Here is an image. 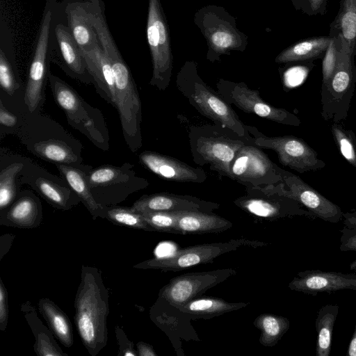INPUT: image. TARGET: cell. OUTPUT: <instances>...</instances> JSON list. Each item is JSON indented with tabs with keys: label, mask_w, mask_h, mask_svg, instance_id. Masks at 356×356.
Instances as JSON below:
<instances>
[{
	"label": "cell",
	"mask_w": 356,
	"mask_h": 356,
	"mask_svg": "<svg viewBox=\"0 0 356 356\" xmlns=\"http://www.w3.org/2000/svg\"><path fill=\"white\" fill-rule=\"evenodd\" d=\"M105 8L97 6L91 10L92 23L101 47L112 67L116 98L122 134L129 149L137 152L143 145L141 135L142 106L134 79L123 59L108 29Z\"/></svg>",
	"instance_id": "cell-1"
},
{
	"label": "cell",
	"mask_w": 356,
	"mask_h": 356,
	"mask_svg": "<svg viewBox=\"0 0 356 356\" xmlns=\"http://www.w3.org/2000/svg\"><path fill=\"white\" fill-rule=\"evenodd\" d=\"M109 293L97 268L82 265L74 300V323L83 346L96 356L107 344Z\"/></svg>",
	"instance_id": "cell-2"
},
{
	"label": "cell",
	"mask_w": 356,
	"mask_h": 356,
	"mask_svg": "<svg viewBox=\"0 0 356 356\" xmlns=\"http://www.w3.org/2000/svg\"><path fill=\"white\" fill-rule=\"evenodd\" d=\"M18 138L36 157L54 164L83 163V146L60 124L40 113H27Z\"/></svg>",
	"instance_id": "cell-3"
},
{
	"label": "cell",
	"mask_w": 356,
	"mask_h": 356,
	"mask_svg": "<svg viewBox=\"0 0 356 356\" xmlns=\"http://www.w3.org/2000/svg\"><path fill=\"white\" fill-rule=\"evenodd\" d=\"M175 83L179 92L202 115L232 130L252 145L248 125L240 120L231 104L202 79L195 61L184 63L177 74Z\"/></svg>",
	"instance_id": "cell-4"
},
{
	"label": "cell",
	"mask_w": 356,
	"mask_h": 356,
	"mask_svg": "<svg viewBox=\"0 0 356 356\" xmlns=\"http://www.w3.org/2000/svg\"><path fill=\"white\" fill-rule=\"evenodd\" d=\"M188 140L196 164L207 165L211 170L231 179L232 163L241 148L250 144L232 130L216 124L191 126Z\"/></svg>",
	"instance_id": "cell-5"
},
{
	"label": "cell",
	"mask_w": 356,
	"mask_h": 356,
	"mask_svg": "<svg viewBox=\"0 0 356 356\" xmlns=\"http://www.w3.org/2000/svg\"><path fill=\"white\" fill-rule=\"evenodd\" d=\"M59 4L58 0H45L24 90V102L30 114L40 113L45 102L51 72L52 33Z\"/></svg>",
	"instance_id": "cell-6"
},
{
	"label": "cell",
	"mask_w": 356,
	"mask_h": 356,
	"mask_svg": "<svg viewBox=\"0 0 356 356\" xmlns=\"http://www.w3.org/2000/svg\"><path fill=\"white\" fill-rule=\"evenodd\" d=\"M49 83L54 101L64 111L69 125L97 148L107 151L110 137L102 111L86 102L72 86L51 72Z\"/></svg>",
	"instance_id": "cell-7"
},
{
	"label": "cell",
	"mask_w": 356,
	"mask_h": 356,
	"mask_svg": "<svg viewBox=\"0 0 356 356\" xmlns=\"http://www.w3.org/2000/svg\"><path fill=\"white\" fill-rule=\"evenodd\" d=\"M193 22L207 41V59L215 63L232 51L243 52L248 35L237 27L236 19L222 6L207 5L197 10Z\"/></svg>",
	"instance_id": "cell-8"
},
{
	"label": "cell",
	"mask_w": 356,
	"mask_h": 356,
	"mask_svg": "<svg viewBox=\"0 0 356 356\" xmlns=\"http://www.w3.org/2000/svg\"><path fill=\"white\" fill-rule=\"evenodd\" d=\"M87 179L94 198L103 207L118 205L149 185L146 179L136 175L134 165L129 162L120 166L106 164L92 168Z\"/></svg>",
	"instance_id": "cell-9"
},
{
	"label": "cell",
	"mask_w": 356,
	"mask_h": 356,
	"mask_svg": "<svg viewBox=\"0 0 356 356\" xmlns=\"http://www.w3.org/2000/svg\"><path fill=\"white\" fill-rule=\"evenodd\" d=\"M146 28L152 63L149 85L164 91L171 81L173 56L169 27L160 0H148Z\"/></svg>",
	"instance_id": "cell-10"
},
{
	"label": "cell",
	"mask_w": 356,
	"mask_h": 356,
	"mask_svg": "<svg viewBox=\"0 0 356 356\" xmlns=\"http://www.w3.org/2000/svg\"><path fill=\"white\" fill-rule=\"evenodd\" d=\"M355 56L341 49L332 78L321 86V116L325 120L339 123L348 116L356 83Z\"/></svg>",
	"instance_id": "cell-11"
},
{
	"label": "cell",
	"mask_w": 356,
	"mask_h": 356,
	"mask_svg": "<svg viewBox=\"0 0 356 356\" xmlns=\"http://www.w3.org/2000/svg\"><path fill=\"white\" fill-rule=\"evenodd\" d=\"M264 245H266L261 241L245 238L195 245L181 248L169 256H156L134 265V268L179 271L196 265L212 263L218 257L242 246L257 248Z\"/></svg>",
	"instance_id": "cell-12"
},
{
	"label": "cell",
	"mask_w": 356,
	"mask_h": 356,
	"mask_svg": "<svg viewBox=\"0 0 356 356\" xmlns=\"http://www.w3.org/2000/svg\"><path fill=\"white\" fill-rule=\"evenodd\" d=\"M252 145L275 151L280 163L299 173L316 171L325 166L318 153L304 140L294 136H268L248 125Z\"/></svg>",
	"instance_id": "cell-13"
},
{
	"label": "cell",
	"mask_w": 356,
	"mask_h": 356,
	"mask_svg": "<svg viewBox=\"0 0 356 356\" xmlns=\"http://www.w3.org/2000/svg\"><path fill=\"white\" fill-rule=\"evenodd\" d=\"M282 181L278 184L254 188L266 193H277L291 198L306 208L314 218L337 223L343 217L340 207L304 181L298 175L281 168Z\"/></svg>",
	"instance_id": "cell-14"
},
{
	"label": "cell",
	"mask_w": 356,
	"mask_h": 356,
	"mask_svg": "<svg viewBox=\"0 0 356 356\" xmlns=\"http://www.w3.org/2000/svg\"><path fill=\"white\" fill-rule=\"evenodd\" d=\"M216 86L217 92L227 103L245 113L284 125L298 127L301 124L296 115L266 102L260 96L259 90L250 89L243 82L219 79Z\"/></svg>",
	"instance_id": "cell-15"
},
{
	"label": "cell",
	"mask_w": 356,
	"mask_h": 356,
	"mask_svg": "<svg viewBox=\"0 0 356 356\" xmlns=\"http://www.w3.org/2000/svg\"><path fill=\"white\" fill-rule=\"evenodd\" d=\"M51 60L70 78L93 85L81 49L66 24L60 2L53 28Z\"/></svg>",
	"instance_id": "cell-16"
},
{
	"label": "cell",
	"mask_w": 356,
	"mask_h": 356,
	"mask_svg": "<svg viewBox=\"0 0 356 356\" xmlns=\"http://www.w3.org/2000/svg\"><path fill=\"white\" fill-rule=\"evenodd\" d=\"M230 169L232 179L245 187H263L282 181L281 168L254 145L241 148Z\"/></svg>",
	"instance_id": "cell-17"
},
{
	"label": "cell",
	"mask_w": 356,
	"mask_h": 356,
	"mask_svg": "<svg viewBox=\"0 0 356 356\" xmlns=\"http://www.w3.org/2000/svg\"><path fill=\"white\" fill-rule=\"evenodd\" d=\"M236 274L231 268L185 273L170 280L160 291L159 300L177 308Z\"/></svg>",
	"instance_id": "cell-18"
},
{
	"label": "cell",
	"mask_w": 356,
	"mask_h": 356,
	"mask_svg": "<svg viewBox=\"0 0 356 356\" xmlns=\"http://www.w3.org/2000/svg\"><path fill=\"white\" fill-rule=\"evenodd\" d=\"M246 192L245 195L234 200V203L257 218L268 221L295 216L314 218L299 202L288 197L250 187H246Z\"/></svg>",
	"instance_id": "cell-19"
},
{
	"label": "cell",
	"mask_w": 356,
	"mask_h": 356,
	"mask_svg": "<svg viewBox=\"0 0 356 356\" xmlns=\"http://www.w3.org/2000/svg\"><path fill=\"white\" fill-rule=\"evenodd\" d=\"M20 184L29 186L54 209L68 211L78 205L81 200L60 176L29 161L19 176Z\"/></svg>",
	"instance_id": "cell-20"
},
{
	"label": "cell",
	"mask_w": 356,
	"mask_h": 356,
	"mask_svg": "<svg viewBox=\"0 0 356 356\" xmlns=\"http://www.w3.org/2000/svg\"><path fill=\"white\" fill-rule=\"evenodd\" d=\"M220 207L218 203L202 200L197 197L161 192L141 196L131 208L138 213L153 211L213 212Z\"/></svg>",
	"instance_id": "cell-21"
},
{
	"label": "cell",
	"mask_w": 356,
	"mask_h": 356,
	"mask_svg": "<svg viewBox=\"0 0 356 356\" xmlns=\"http://www.w3.org/2000/svg\"><path fill=\"white\" fill-rule=\"evenodd\" d=\"M292 291L316 296L340 290H356V273L307 270L298 273L289 282Z\"/></svg>",
	"instance_id": "cell-22"
},
{
	"label": "cell",
	"mask_w": 356,
	"mask_h": 356,
	"mask_svg": "<svg viewBox=\"0 0 356 356\" xmlns=\"http://www.w3.org/2000/svg\"><path fill=\"white\" fill-rule=\"evenodd\" d=\"M138 159L144 167L165 179L200 184L207 179L202 169L156 152L143 151L138 155Z\"/></svg>",
	"instance_id": "cell-23"
},
{
	"label": "cell",
	"mask_w": 356,
	"mask_h": 356,
	"mask_svg": "<svg viewBox=\"0 0 356 356\" xmlns=\"http://www.w3.org/2000/svg\"><path fill=\"white\" fill-rule=\"evenodd\" d=\"M66 24L81 49L89 51L100 44L90 18L88 0L60 1Z\"/></svg>",
	"instance_id": "cell-24"
},
{
	"label": "cell",
	"mask_w": 356,
	"mask_h": 356,
	"mask_svg": "<svg viewBox=\"0 0 356 356\" xmlns=\"http://www.w3.org/2000/svg\"><path fill=\"white\" fill-rule=\"evenodd\" d=\"M42 207L31 191H20L9 208L0 214V225L20 229L38 227L42 220Z\"/></svg>",
	"instance_id": "cell-25"
},
{
	"label": "cell",
	"mask_w": 356,
	"mask_h": 356,
	"mask_svg": "<svg viewBox=\"0 0 356 356\" xmlns=\"http://www.w3.org/2000/svg\"><path fill=\"white\" fill-rule=\"evenodd\" d=\"M97 92L116 108L115 82L111 65L101 44L91 50L81 49Z\"/></svg>",
	"instance_id": "cell-26"
},
{
	"label": "cell",
	"mask_w": 356,
	"mask_h": 356,
	"mask_svg": "<svg viewBox=\"0 0 356 356\" xmlns=\"http://www.w3.org/2000/svg\"><path fill=\"white\" fill-rule=\"evenodd\" d=\"M31 160L18 154L0 152V214L3 213L20 192L19 176Z\"/></svg>",
	"instance_id": "cell-27"
},
{
	"label": "cell",
	"mask_w": 356,
	"mask_h": 356,
	"mask_svg": "<svg viewBox=\"0 0 356 356\" xmlns=\"http://www.w3.org/2000/svg\"><path fill=\"white\" fill-rule=\"evenodd\" d=\"M60 176L67 183L78 195L94 220L105 218L104 207L94 198L87 179V175L92 167L88 164L65 165L55 164Z\"/></svg>",
	"instance_id": "cell-28"
},
{
	"label": "cell",
	"mask_w": 356,
	"mask_h": 356,
	"mask_svg": "<svg viewBox=\"0 0 356 356\" xmlns=\"http://www.w3.org/2000/svg\"><path fill=\"white\" fill-rule=\"evenodd\" d=\"M10 31L1 26L0 35V88L9 97L22 87Z\"/></svg>",
	"instance_id": "cell-29"
},
{
	"label": "cell",
	"mask_w": 356,
	"mask_h": 356,
	"mask_svg": "<svg viewBox=\"0 0 356 356\" xmlns=\"http://www.w3.org/2000/svg\"><path fill=\"white\" fill-rule=\"evenodd\" d=\"M177 214L181 234H218L233 225L229 220L213 212L180 211Z\"/></svg>",
	"instance_id": "cell-30"
},
{
	"label": "cell",
	"mask_w": 356,
	"mask_h": 356,
	"mask_svg": "<svg viewBox=\"0 0 356 356\" xmlns=\"http://www.w3.org/2000/svg\"><path fill=\"white\" fill-rule=\"evenodd\" d=\"M328 35L341 41V49L355 55L356 0H341L338 13L330 25Z\"/></svg>",
	"instance_id": "cell-31"
},
{
	"label": "cell",
	"mask_w": 356,
	"mask_h": 356,
	"mask_svg": "<svg viewBox=\"0 0 356 356\" xmlns=\"http://www.w3.org/2000/svg\"><path fill=\"white\" fill-rule=\"evenodd\" d=\"M20 309L34 335L33 348L38 356H67L54 339L51 329L47 328L38 318L35 308L29 301L22 303Z\"/></svg>",
	"instance_id": "cell-32"
},
{
	"label": "cell",
	"mask_w": 356,
	"mask_h": 356,
	"mask_svg": "<svg viewBox=\"0 0 356 356\" xmlns=\"http://www.w3.org/2000/svg\"><path fill=\"white\" fill-rule=\"evenodd\" d=\"M249 303L229 302L215 297H199L186 302L176 309L193 319H209L223 314L238 310Z\"/></svg>",
	"instance_id": "cell-33"
},
{
	"label": "cell",
	"mask_w": 356,
	"mask_h": 356,
	"mask_svg": "<svg viewBox=\"0 0 356 356\" xmlns=\"http://www.w3.org/2000/svg\"><path fill=\"white\" fill-rule=\"evenodd\" d=\"M332 39L326 35L302 40L282 51L275 61L277 63H288L323 58Z\"/></svg>",
	"instance_id": "cell-34"
},
{
	"label": "cell",
	"mask_w": 356,
	"mask_h": 356,
	"mask_svg": "<svg viewBox=\"0 0 356 356\" xmlns=\"http://www.w3.org/2000/svg\"><path fill=\"white\" fill-rule=\"evenodd\" d=\"M38 309L54 336L65 347L73 345V331L68 316L51 300L44 298L38 302Z\"/></svg>",
	"instance_id": "cell-35"
},
{
	"label": "cell",
	"mask_w": 356,
	"mask_h": 356,
	"mask_svg": "<svg viewBox=\"0 0 356 356\" xmlns=\"http://www.w3.org/2000/svg\"><path fill=\"white\" fill-rule=\"evenodd\" d=\"M339 306L327 304L320 308L315 321L317 333L316 356H329L331 352L332 333L339 314Z\"/></svg>",
	"instance_id": "cell-36"
},
{
	"label": "cell",
	"mask_w": 356,
	"mask_h": 356,
	"mask_svg": "<svg viewBox=\"0 0 356 356\" xmlns=\"http://www.w3.org/2000/svg\"><path fill=\"white\" fill-rule=\"evenodd\" d=\"M253 323L261 331L259 343L266 347L276 345L290 327L287 318L271 314L259 315Z\"/></svg>",
	"instance_id": "cell-37"
},
{
	"label": "cell",
	"mask_w": 356,
	"mask_h": 356,
	"mask_svg": "<svg viewBox=\"0 0 356 356\" xmlns=\"http://www.w3.org/2000/svg\"><path fill=\"white\" fill-rule=\"evenodd\" d=\"M105 218L118 225L152 232L142 215L131 207L118 205L104 207Z\"/></svg>",
	"instance_id": "cell-38"
},
{
	"label": "cell",
	"mask_w": 356,
	"mask_h": 356,
	"mask_svg": "<svg viewBox=\"0 0 356 356\" xmlns=\"http://www.w3.org/2000/svg\"><path fill=\"white\" fill-rule=\"evenodd\" d=\"M330 129L339 151L351 165L356 168V135L339 122H334Z\"/></svg>",
	"instance_id": "cell-39"
},
{
	"label": "cell",
	"mask_w": 356,
	"mask_h": 356,
	"mask_svg": "<svg viewBox=\"0 0 356 356\" xmlns=\"http://www.w3.org/2000/svg\"><path fill=\"white\" fill-rule=\"evenodd\" d=\"M140 213L153 231L181 234L178 226L177 212L153 211Z\"/></svg>",
	"instance_id": "cell-40"
},
{
	"label": "cell",
	"mask_w": 356,
	"mask_h": 356,
	"mask_svg": "<svg viewBox=\"0 0 356 356\" xmlns=\"http://www.w3.org/2000/svg\"><path fill=\"white\" fill-rule=\"evenodd\" d=\"M28 112L13 113L0 99V139L7 135H17L22 127Z\"/></svg>",
	"instance_id": "cell-41"
},
{
	"label": "cell",
	"mask_w": 356,
	"mask_h": 356,
	"mask_svg": "<svg viewBox=\"0 0 356 356\" xmlns=\"http://www.w3.org/2000/svg\"><path fill=\"white\" fill-rule=\"evenodd\" d=\"M343 226L340 230L339 250L356 252V210L343 213Z\"/></svg>",
	"instance_id": "cell-42"
},
{
	"label": "cell",
	"mask_w": 356,
	"mask_h": 356,
	"mask_svg": "<svg viewBox=\"0 0 356 356\" xmlns=\"http://www.w3.org/2000/svg\"><path fill=\"white\" fill-rule=\"evenodd\" d=\"M341 49V39L337 37H333L323 57L322 85L327 83L332 78L337 67Z\"/></svg>",
	"instance_id": "cell-43"
},
{
	"label": "cell",
	"mask_w": 356,
	"mask_h": 356,
	"mask_svg": "<svg viewBox=\"0 0 356 356\" xmlns=\"http://www.w3.org/2000/svg\"><path fill=\"white\" fill-rule=\"evenodd\" d=\"M115 330L120 346V351L118 355L137 356L138 353L134 350L133 343L127 339L123 330L117 326Z\"/></svg>",
	"instance_id": "cell-44"
},
{
	"label": "cell",
	"mask_w": 356,
	"mask_h": 356,
	"mask_svg": "<svg viewBox=\"0 0 356 356\" xmlns=\"http://www.w3.org/2000/svg\"><path fill=\"white\" fill-rule=\"evenodd\" d=\"M8 319V293L2 280H0V330L4 332Z\"/></svg>",
	"instance_id": "cell-45"
},
{
	"label": "cell",
	"mask_w": 356,
	"mask_h": 356,
	"mask_svg": "<svg viewBox=\"0 0 356 356\" xmlns=\"http://www.w3.org/2000/svg\"><path fill=\"white\" fill-rule=\"evenodd\" d=\"M329 0H309L311 15H324Z\"/></svg>",
	"instance_id": "cell-46"
},
{
	"label": "cell",
	"mask_w": 356,
	"mask_h": 356,
	"mask_svg": "<svg viewBox=\"0 0 356 356\" xmlns=\"http://www.w3.org/2000/svg\"><path fill=\"white\" fill-rule=\"evenodd\" d=\"M15 236L13 234H7L1 236L0 241V259L4 257V255L10 250Z\"/></svg>",
	"instance_id": "cell-47"
},
{
	"label": "cell",
	"mask_w": 356,
	"mask_h": 356,
	"mask_svg": "<svg viewBox=\"0 0 356 356\" xmlns=\"http://www.w3.org/2000/svg\"><path fill=\"white\" fill-rule=\"evenodd\" d=\"M137 353L140 356H156L152 346L145 342H138L136 345Z\"/></svg>",
	"instance_id": "cell-48"
},
{
	"label": "cell",
	"mask_w": 356,
	"mask_h": 356,
	"mask_svg": "<svg viewBox=\"0 0 356 356\" xmlns=\"http://www.w3.org/2000/svg\"><path fill=\"white\" fill-rule=\"evenodd\" d=\"M294 8L309 16L311 15V9L309 0H291Z\"/></svg>",
	"instance_id": "cell-49"
},
{
	"label": "cell",
	"mask_w": 356,
	"mask_h": 356,
	"mask_svg": "<svg viewBox=\"0 0 356 356\" xmlns=\"http://www.w3.org/2000/svg\"><path fill=\"white\" fill-rule=\"evenodd\" d=\"M348 356H356V320L354 332L350 339L348 348Z\"/></svg>",
	"instance_id": "cell-50"
},
{
	"label": "cell",
	"mask_w": 356,
	"mask_h": 356,
	"mask_svg": "<svg viewBox=\"0 0 356 356\" xmlns=\"http://www.w3.org/2000/svg\"><path fill=\"white\" fill-rule=\"evenodd\" d=\"M350 268L356 273V260L352 262L350 266Z\"/></svg>",
	"instance_id": "cell-51"
},
{
	"label": "cell",
	"mask_w": 356,
	"mask_h": 356,
	"mask_svg": "<svg viewBox=\"0 0 356 356\" xmlns=\"http://www.w3.org/2000/svg\"><path fill=\"white\" fill-rule=\"evenodd\" d=\"M355 56H356V47H355Z\"/></svg>",
	"instance_id": "cell-52"
}]
</instances>
